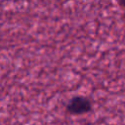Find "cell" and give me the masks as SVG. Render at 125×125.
<instances>
[{
  "label": "cell",
  "instance_id": "obj_1",
  "mask_svg": "<svg viewBox=\"0 0 125 125\" xmlns=\"http://www.w3.org/2000/svg\"><path fill=\"white\" fill-rule=\"evenodd\" d=\"M66 111L73 115L85 114L92 109L91 101L84 96H75L71 98L66 104Z\"/></svg>",
  "mask_w": 125,
  "mask_h": 125
},
{
  "label": "cell",
  "instance_id": "obj_2",
  "mask_svg": "<svg viewBox=\"0 0 125 125\" xmlns=\"http://www.w3.org/2000/svg\"><path fill=\"white\" fill-rule=\"evenodd\" d=\"M118 4H119V6H121L122 8H125V0H122V1H118Z\"/></svg>",
  "mask_w": 125,
  "mask_h": 125
}]
</instances>
